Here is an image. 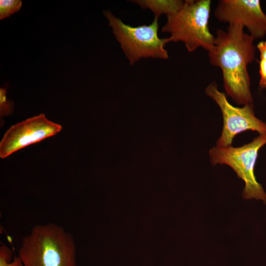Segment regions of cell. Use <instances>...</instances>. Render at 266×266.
<instances>
[{"mask_svg": "<svg viewBox=\"0 0 266 266\" xmlns=\"http://www.w3.org/2000/svg\"><path fill=\"white\" fill-rule=\"evenodd\" d=\"M22 5L21 0H0V19L6 18L19 11Z\"/></svg>", "mask_w": 266, "mask_h": 266, "instance_id": "8fae6325", "label": "cell"}, {"mask_svg": "<svg viewBox=\"0 0 266 266\" xmlns=\"http://www.w3.org/2000/svg\"><path fill=\"white\" fill-rule=\"evenodd\" d=\"M14 103L11 100L6 97V90L0 89V116L3 117L11 114L13 111Z\"/></svg>", "mask_w": 266, "mask_h": 266, "instance_id": "4fadbf2b", "label": "cell"}, {"mask_svg": "<svg viewBox=\"0 0 266 266\" xmlns=\"http://www.w3.org/2000/svg\"><path fill=\"white\" fill-rule=\"evenodd\" d=\"M12 252L6 245L0 247V266H23L19 256H14L12 261Z\"/></svg>", "mask_w": 266, "mask_h": 266, "instance_id": "7c38bea8", "label": "cell"}, {"mask_svg": "<svg viewBox=\"0 0 266 266\" xmlns=\"http://www.w3.org/2000/svg\"><path fill=\"white\" fill-rule=\"evenodd\" d=\"M204 92L217 104L222 114V131L216 141V146H232L234 137L246 131H256L259 134H266V123L255 116L253 104H245L241 107L233 106L226 95L219 90L215 82L210 83Z\"/></svg>", "mask_w": 266, "mask_h": 266, "instance_id": "8992f818", "label": "cell"}, {"mask_svg": "<svg viewBox=\"0 0 266 266\" xmlns=\"http://www.w3.org/2000/svg\"><path fill=\"white\" fill-rule=\"evenodd\" d=\"M266 144V134H259L250 142L240 147L214 146L209 151L213 166L226 165L231 167L244 182L242 197L254 199L266 204V193L256 180L254 168L261 148Z\"/></svg>", "mask_w": 266, "mask_h": 266, "instance_id": "5b68a950", "label": "cell"}, {"mask_svg": "<svg viewBox=\"0 0 266 266\" xmlns=\"http://www.w3.org/2000/svg\"><path fill=\"white\" fill-rule=\"evenodd\" d=\"M142 8L151 10L158 18L162 15H169L176 13L182 6L184 1L180 0H137L132 1Z\"/></svg>", "mask_w": 266, "mask_h": 266, "instance_id": "9c48e42d", "label": "cell"}, {"mask_svg": "<svg viewBox=\"0 0 266 266\" xmlns=\"http://www.w3.org/2000/svg\"><path fill=\"white\" fill-rule=\"evenodd\" d=\"M18 256L23 266H76L73 235L53 223L35 225L23 237Z\"/></svg>", "mask_w": 266, "mask_h": 266, "instance_id": "7a4b0ae2", "label": "cell"}, {"mask_svg": "<svg viewBox=\"0 0 266 266\" xmlns=\"http://www.w3.org/2000/svg\"><path fill=\"white\" fill-rule=\"evenodd\" d=\"M62 127L48 120L44 114L28 118L12 126L0 142V157L5 158L32 144L53 136Z\"/></svg>", "mask_w": 266, "mask_h": 266, "instance_id": "52a82bcc", "label": "cell"}, {"mask_svg": "<svg viewBox=\"0 0 266 266\" xmlns=\"http://www.w3.org/2000/svg\"><path fill=\"white\" fill-rule=\"evenodd\" d=\"M218 21L245 27L257 39L266 35V14L259 0H220L214 11Z\"/></svg>", "mask_w": 266, "mask_h": 266, "instance_id": "ba28073f", "label": "cell"}, {"mask_svg": "<svg viewBox=\"0 0 266 266\" xmlns=\"http://www.w3.org/2000/svg\"><path fill=\"white\" fill-rule=\"evenodd\" d=\"M211 4L210 0H184L176 13L166 16L162 32L170 33L169 42H183L190 52L199 47L208 51L215 39L208 26Z\"/></svg>", "mask_w": 266, "mask_h": 266, "instance_id": "3957f363", "label": "cell"}, {"mask_svg": "<svg viewBox=\"0 0 266 266\" xmlns=\"http://www.w3.org/2000/svg\"><path fill=\"white\" fill-rule=\"evenodd\" d=\"M260 53L259 61L260 89H266V41H261L256 45Z\"/></svg>", "mask_w": 266, "mask_h": 266, "instance_id": "30bf717a", "label": "cell"}, {"mask_svg": "<svg viewBox=\"0 0 266 266\" xmlns=\"http://www.w3.org/2000/svg\"><path fill=\"white\" fill-rule=\"evenodd\" d=\"M254 39L244 27L229 25L218 29L213 45L207 51L210 64L221 68L227 94L238 105L253 104L247 66L255 59Z\"/></svg>", "mask_w": 266, "mask_h": 266, "instance_id": "6da1fadb", "label": "cell"}, {"mask_svg": "<svg viewBox=\"0 0 266 266\" xmlns=\"http://www.w3.org/2000/svg\"><path fill=\"white\" fill-rule=\"evenodd\" d=\"M103 13L130 65L142 58H168L165 46L169 39L159 36L158 18L155 17L150 25L132 27L123 23L109 10L103 11Z\"/></svg>", "mask_w": 266, "mask_h": 266, "instance_id": "277c9868", "label": "cell"}]
</instances>
